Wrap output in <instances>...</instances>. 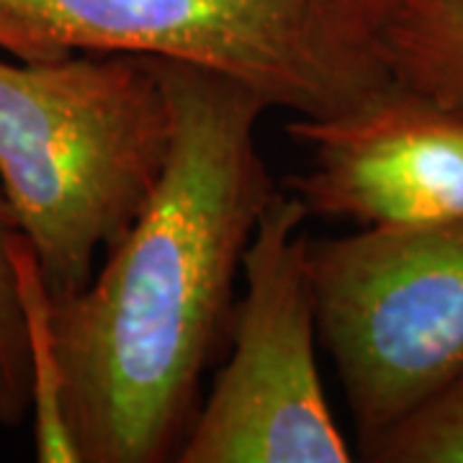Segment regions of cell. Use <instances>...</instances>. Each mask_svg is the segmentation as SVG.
Wrapping results in <instances>:
<instances>
[{"mask_svg": "<svg viewBox=\"0 0 463 463\" xmlns=\"http://www.w3.org/2000/svg\"><path fill=\"white\" fill-rule=\"evenodd\" d=\"M371 32L394 83L463 118V0H386Z\"/></svg>", "mask_w": 463, "mask_h": 463, "instance_id": "obj_7", "label": "cell"}, {"mask_svg": "<svg viewBox=\"0 0 463 463\" xmlns=\"http://www.w3.org/2000/svg\"><path fill=\"white\" fill-rule=\"evenodd\" d=\"M361 456L376 463H463V376L361 446Z\"/></svg>", "mask_w": 463, "mask_h": 463, "instance_id": "obj_9", "label": "cell"}, {"mask_svg": "<svg viewBox=\"0 0 463 463\" xmlns=\"http://www.w3.org/2000/svg\"><path fill=\"white\" fill-rule=\"evenodd\" d=\"M350 3H353V5L368 18V24L373 26V18H376V14H379L381 5H383L386 0H350Z\"/></svg>", "mask_w": 463, "mask_h": 463, "instance_id": "obj_10", "label": "cell"}, {"mask_svg": "<svg viewBox=\"0 0 463 463\" xmlns=\"http://www.w3.org/2000/svg\"><path fill=\"white\" fill-rule=\"evenodd\" d=\"M155 65L173 111L163 181L83 291L47 301L54 410L75 463L175 461L279 188L258 145L270 109L255 90L194 62Z\"/></svg>", "mask_w": 463, "mask_h": 463, "instance_id": "obj_1", "label": "cell"}, {"mask_svg": "<svg viewBox=\"0 0 463 463\" xmlns=\"http://www.w3.org/2000/svg\"><path fill=\"white\" fill-rule=\"evenodd\" d=\"M18 227L0 188V422L18 428L33 407L36 364L21 286H18L14 245Z\"/></svg>", "mask_w": 463, "mask_h": 463, "instance_id": "obj_8", "label": "cell"}, {"mask_svg": "<svg viewBox=\"0 0 463 463\" xmlns=\"http://www.w3.org/2000/svg\"><path fill=\"white\" fill-rule=\"evenodd\" d=\"M173 111L155 57H0V188L47 297L83 291L163 181Z\"/></svg>", "mask_w": 463, "mask_h": 463, "instance_id": "obj_2", "label": "cell"}, {"mask_svg": "<svg viewBox=\"0 0 463 463\" xmlns=\"http://www.w3.org/2000/svg\"><path fill=\"white\" fill-rule=\"evenodd\" d=\"M309 212L276 188L252 232L232 353L175 456L178 463H347L317 364Z\"/></svg>", "mask_w": 463, "mask_h": 463, "instance_id": "obj_5", "label": "cell"}, {"mask_svg": "<svg viewBox=\"0 0 463 463\" xmlns=\"http://www.w3.org/2000/svg\"><path fill=\"white\" fill-rule=\"evenodd\" d=\"M0 52L194 62L301 118L343 114L394 85L350 0H0Z\"/></svg>", "mask_w": 463, "mask_h": 463, "instance_id": "obj_3", "label": "cell"}, {"mask_svg": "<svg viewBox=\"0 0 463 463\" xmlns=\"http://www.w3.org/2000/svg\"><path fill=\"white\" fill-rule=\"evenodd\" d=\"M307 260L361 446L463 376V216L309 240Z\"/></svg>", "mask_w": 463, "mask_h": 463, "instance_id": "obj_4", "label": "cell"}, {"mask_svg": "<svg viewBox=\"0 0 463 463\" xmlns=\"http://www.w3.org/2000/svg\"><path fill=\"white\" fill-rule=\"evenodd\" d=\"M286 134L309 170L286 181L309 216L407 227L463 216V118L392 85L361 106L297 116Z\"/></svg>", "mask_w": 463, "mask_h": 463, "instance_id": "obj_6", "label": "cell"}]
</instances>
